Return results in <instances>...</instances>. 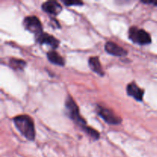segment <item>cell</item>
Returning a JSON list of instances; mask_svg holds the SVG:
<instances>
[{
    "label": "cell",
    "instance_id": "obj_10",
    "mask_svg": "<svg viewBox=\"0 0 157 157\" xmlns=\"http://www.w3.org/2000/svg\"><path fill=\"white\" fill-rule=\"evenodd\" d=\"M88 64L90 68L94 72H95L98 75H101V76L104 75V71H103L102 66H101L100 60L98 57H91V58H90V59L88 61Z\"/></svg>",
    "mask_w": 157,
    "mask_h": 157
},
{
    "label": "cell",
    "instance_id": "obj_15",
    "mask_svg": "<svg viewBox=\"0 0 157 157\" xmlns=\"http://www.w3.org/2000/svg\"><path fill=\"white\" fill-rule=\"evenodd\" d=\"M143 3L144 4H153L155 5V6H157V1L156 2H153V1H142Z\"/></svg>",
    "mask_w": 157,
    "mask_h": 157
},
{
    "label": "cell",
    "instance_id": "obj_2",
    "mask_svg": "<svg viewBox=\"0 0 157 157\" xmlns=\"http://www.w3.org/2000/svg\"><path fill=\"white\" fill-rule=\"evenodd\" d=\"M65 107L69 117L72 121H75L78 125H79V127H81V130H84L87 127V124H86V121H84V118L80 114L79 108H78V105H77V104L71 97L69 96L66 99Z\"/></svg>",
    "mask_w": 157,
    "mask_h": 157
},
{
    "label": "cell",
    "instance_id": "obj_6",
    "mask_svg": "<svg viewBox=\"0 0 157 157\" xmlns=\"http://www.w3.org/2000/svg\"><path fill=\"white\" fill-rule=\"evenodd\" d=\"M36 41L39 44H46L50 45L53 49H56L59 46V41L57 38H55L53 35H49L48 33L41 34L36 37Z\"/></svg>",
    "mask_w": 157,
    "mask_h": 157
},
{
    "label": "cell",
    "instance_id": "obj_4",
    "mask_svg": "<svg viewBox=\"0 0 157 157\" xmlns=\"http://www.w3.org/2000/svg\"><path fill=\"white\" fill-rule=\"evenodd\" d=\"M97 111L98 115L107 124L116 125V124H120L122 121V119L119 116H117L113 110L107 107L99 105L98 106Z\"/></svg>",
    "mask_w": 157,
    "mask_h": 157
},
{
    "label": "cell",
    "instance_id": "obj_5",
    "mask_svg": "<svg viewBox=\"0 0 157 157\" xmlns=\"http://www.w3.org/2000/svg\"><path fill=\"white\" fill-rule=\"evenodd\" d=\"M23 25H24L25 29L33 33L35 37H38V35L43 33L41 23L36 16H28L25 18Z\"/></svg>",
    "mask_w": 157,
    "mask_h": 157
},
{
    "label": "cell",
    "instance_id": "obj_12",
    "mask_svg": "<svg viewBox=\"0 0 157 157\" xmlns=\"http://www.w3.org/2000/svg\"><path fill=\"white\" fill-rule=\"evenodd\" d=\"M9 65L12 68L15 70H22L26 65V62L23 60L16 59V58H11L9 61Z\"/></svg>",
    "mask_w": 157,
    "mask_h": 157
},
{
    "label": "cell",
    "instance_id": "obj_9",
    "mask_svg": "<svg viewBox=\"0 0 157 157\" xmlns=\"http://www.w3.org/2000/svg\"><path fill=\"white\" fill-rule=\"evenodd\" d=\"M41 9L47 13L57 15L61 12L62 7L61 5L56 1H47L44 2L41 6Z\"/></svg>",
    "mask_w": 157,
    "mask_h": 157
},
{
    "label": "cell",
    "instance_id": "obj_14",
    "mask_svg": "<svg viewBox=\"0 0 157 157\" xmlns=\"http://www.w3.org/2000/svg\"><path fill=\"white\" fill-rule=\"evenodd\" d=\"M64 5L67 6H81V5H83L82 2H79V1H63Z\"/></svg>",
    "mask_w": 157,
    "mask_h": 157
},
{
    "label": "cell",
    "instance_id": "obj_1",
    "mask_svg": "<svg viewBox=\"0 0 157 157\" xmlns=\"http://www.w3.org/2000/svg\"><path fill=\"white\" fill-rule=\"evenodd\" d=\"M14 124L18 131L29 140H34L35 138V130L34 121L28 115H19L13 119Z\"/></svg>",
    "mask_w": 157,
    "mask_h": 157
},
{
    "label": "cell",
    "instance_id": "obj_7",
    "mask_svg": "<svg viewBox=\"0 0 157 157\" xmlns=\"http://www.w3.org/2000/svg\"><path fill=\"white\" fill-rule=\"evenodd\" d=\"M127 94L130 97H133L135 100L138 101H142L144 95V90L138 87L135 82L129 84L127 87Z\"/></svg>",
    "mask_w": 157,
    "mask_h": 157
},
{
    "label": "cell",
    "instance_id": "obj_3",
    "mask_svg": "<svg viewBox=\"0 0 157 157\" xmlns=\"http://www.w3.org/2000/svg\"><path fill=\"white\" fill-rule=\"evenodd\" d=\"M129 38L135 44L145 45L151 43V36L144 29L137 27H131L129 30Z\"/></svg>",
    "mask_w": 157,
    "mask_h": 157
},
{
    "label": "cell",
    "instance_id": "obj_13",
    "mask_svg": "<svg viewBox=\"0 0 157 157\" xmlns=\"http://www.w3.org/2000/svg\"><path fill=\"white\" fill-rule=\"evenodd\" d=\"M83 130H84L87 135H89L90 137L93 138L94 140H98L100 138V133H98L97 130H95L94 129L91 128V127H87H87H86Z\"/></svg>",
    "mask_w": 157,
    "mask_h": 157
},
{
    "label": "cell",
    "instance_id": "obj_11",
    "mask_svg": "<svg viewBox=\"0 0 157 157\" xmlns=\"http://www.w3.org/2000/svg\"><path fill=\"white\" fill-rule=\"evenodd\" d=\"M48 59L52 63L58 66H64L65 64L64 58L55 51H51L47 54Z\"/></svg>",
    "mask_w": 157,
    "mask_h": 157
},
{
    "label": "cell",
    "instance_id": "obj_8",
    "mask_svg": "<svg viewBox=\"0 0 157 157\" xmlns=\"http://www.w3.org/2000/svg\"><path fill=\"white\" fill-rule=\"evenodd\" d=\"M105 50L107 53L114 56H124L127 55V51L117 44L113 41H107L105 44Z\"/></svg>",
    "mask_w": 157,
    "mask_h": 157
}]
</instances>
